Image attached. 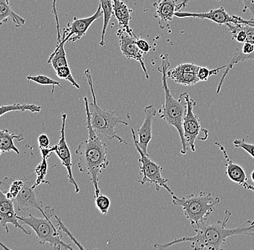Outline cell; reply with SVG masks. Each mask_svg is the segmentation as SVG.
I'll return each mask as SVG.
<instances>
[{
  "mask_svg": "<svg viewBox=\"0 0 254 250\" xmlns=\"http://www.w3.org/2000/svg\"><path fill=\"white\" fill-rule=\"evenodd\" d=\"M231 216V212L225 210L222 220H219L214 224H206L205 222L194 229L196 235L175 239L174 241L164 245L156 243L154 245V248L156 250H165L176 244L190 242V247L193 250H220L227 240L233 236H254V221H247L237 228L228 229L227 225Z\"/></svg>",
  "mask_w": 254,
  "mask_h": 250,
  "instance_id": "1",
  "label": "cell"
},
{
  "mask_svg": "<svg viewBox=\"0 0 254 250\" xmlns=\"http://www.w3.org/2000/svg\"><path fill=\"white\" fill-rule=\"evenodd\" d=\"M85 110L87 118V129L88 139L80 142L75 153L78 155V168L79 171L90 177V181L94 186L95 197L101 194L98 181L99 175L109 165L108 158L107 146L102 139L95 134L90 123L89 101L84 98Z\"/></svg>",
  "mask_w": 254,
  "mask_h": 250,
  "instance_id": "2",
  "label": "cell"
},
{
  "mask_svg": "<svg viewBox=\"0 0 254 250\" xmlns=\"http://www.w3.org/2000/svg\"><path fill=\"white\" fill-rule=\"evenodd\" d=\"M160 58H161V66L158 68V71H160L162 74L163 89L165 93V103L162 105L161 108L159 109L158 113L160 114L161 119L164 120L168 125L174 126L175 129L177 130L182 141V149L181 153L185 155L188 151V147L186 142L184 130H183V121H184L187 108L186 93H182L179 99H175L171 94L168 85L167 71L169 69L171 66L169 56L168 54L162 55Z\"/></svg>",
  "mask_w": 254,
  "mask_h": 250,
  "instance_id": "3",
  "label": "cell"
},
{
  "mask_svg": "<svg viewBox=\"0 0 254 250\" xmlns=\"http://www.w3.org/2000/svg\"><path fill=\"white\" fill-rule=\"evenodd\" d=\"M85 75L90 86L92 97H93V102H89V112H90V123L95 134L100 139H103L106 138L110 140L117 139L121 143L128 145L126 141L124 140L117 134L116 129L119 127L120 124L128 126V123L124 121L120 117L117 116L116 115V112L106 110L98 105L90 69H87L85 71Z\"/></svg>",
  "mask_w": 254,
  "mask_h": 250,
  "instance_id": "4",
  "label": "cell"
},
{
  "mask_svg": "<svg viewBox=\"0 0 254 250\" xmlns=\"http://www.w3.org/2000/svg\"><path fill=\"white\" fill-rule=\"evenodd\" d=\"M220 201V198L203 191L182 198L172 196L173 203L182 207L184 216L190 221L193 229L206 222Z\"/></svg>",
  "mask_w": 254,
  "mask_h": 250,
  "instance_id": "5",
  "label": "cell"
},
{
  "mask_svg": "<svg viewBox=\"0 0 254 250\" xmlns=\"http://www.w3.org/2000/svg\"><path fill=\"white\" fill-rule=\"evenodd\" d=\"M45 213L44 218H38L29 214V216H20L17 215V218L22 225L31 226L36 232L38 240L41 245H44L49 243L55 250H73L71 245L63 241V234L59 224L55 226L52 222V218L55 215V210L50 206H46L44 208Z\"/></svg>",
  "mask_w": 254,
  "mask_h": 250,
  "instance_id": "6",
  "label": "cell"
},
{
  "mask_svg": "<svg viewBox=\"0 0 254 250\" xmlns=\"http://www.w3.org/2000/svg\"><path fill=\"white\" fill-rule=\"evenodd\" d=\"M131 131L133 139H134L135 147L140 155V157L139 158L138 161L141 164L139 169H140V174L142 176V179L138 182L141 185H144L147 183L153 184L157 191H160V188L163 187V188H166L168 193L173 196L174 195V193L168 186V179L164 178L162 176L163 167L157 163L154 162L152 159L149 158V155L144 153L142 149L139 147L136 142V132L133 128L131 129Z\"/></svg>",
  "mask_w": 254,
  "mask_h": 250,
  "instance_id": "7",
  "label": "cell"
},
{
  "mask_svg": "<svg viewBox=\"0 0 254 250\" xmlns=\"http://www.w3.org/2000/svg\"><path fill=\"white\" fill-rule=\"evenodd\" d=\"M186 100L187 102V112L183 121V130L187 147L190 151L195 152L196 140L206 141L209 137V131L201 126V120L193 112V108L196 105V101L186 93Z\"/></svg>",
  "mask_w": 254,
  "mask_h": 250,
  "instance_id": "8",
  "label": "cell"
},
{
  "mask_svg": "<svg viewBox=\"0 0 254 250\" xmlns=\"http://www.w3.org/2000/svg\"><path fill=\"white\" fill-rule=\"evenodd\" d=\"M103 15V10L101 4L94 15L85 18L74 17L71 23H68L67 26L64 29L61 42L59 44H66L67 42H76L80 40L86 34L90 25L95 20Z\"/></svg>",
  "mask_w": 254,
  "mask_h": 250,
  "instance_id": "9",
  "label": "cell"
},
{
  "mask_svg": "<svg viewBox=\"0 0 254 250\" xmlns=\"http://www.w3.org/2000/svg\"><path fill=\"white\" fill-rule=\"evenodd\" d=\"M117 35L119 38V47L123 56L128 59H134L139 61L143 72L145 74L146 78H150L146 68L144 53L139 49L136 44L138 37L136 34H129L125 28H122L117 31Z\"/></svg>",
  "mask_w": 254,
  "mask_h": 250,
  "instance_id": "10",
  "label": "cell"
},
{
  "mask_svg": "<svg viewBox=\"0 0 254 250\" xmlns=\"http://www.w3.org/2000/svg\"><path fill=\"white\" fill-rule=\"evenodd\" d=\"M66 118H67L66 113H63L62 115V123H62L61 131H60V140L57 145H54L55 153L61 161L62 164L64 167H66V171H67L68 180L71 184L74 186L76 194H78L80 189H79L78 185L76 183L75 179L73 175L70 150H69V147L66 143V138H65Z\"/></svg>",
  "mask_w": 254,
  "mask_h": 250,
  "instance_id": "11",
  "label": "cell"
},
{
  "mask_svg": "<svg viewBox=\"0 0 254 250\" xmlns=\"http://www.w3.org/2000/svg\"><path fill=\"white\" fill-rule=\"evenodd\" d=\"M199 66L192 63L181 64L174 69H168L167 77L179 85L193 86L200 82L197 76Z\"/></svg>",
  "mask_w": 254,
  "mask_h": 250,
  "instance_id": "12",
  "label": "cell"
},
{
  "mask_svg": "<svg viewBox=\"0 0 254 250\" xmlns=\"http://www.w3.org/2000/svg\"><path fill=\"white\" fill-rule=\"evenodd\" d=\"M11 224L15 228H19L26 235H31V232L23 227L20 223L17 214L14 208L13 200L8 199L6 195L0 189V224L5 228L6 232L9 233L8 224Z\"/></svg>",
  "mask_w": 254,
  "mask_h": 250,
  "instance_id": "13",
  "label": "cell"
},
{
  "mask_svg": "<svg viewBox=\"0 0 254 250\" xmlns=\"http://www.w3.org/2000/svg\"><path fill=\"white\" fill-rule=\"evenodd\" d=\"M175 16L179 18L194 17L200 20H209L219 25H226L227 23H237L235 15H230L224 7L211 9L205 12H190L177 11Z\"/></svg>",
  "mask_w": 254,
  "mask_h": 250,
  "instance_id": "14",
  "label": "cell"
},
{
  "mask_svg": "<svg viewBox=\"0 0 254 250\" xmlns=\"http://www.w3.org/2000/svg\"><path fill=\"white\" fill-rule=\"evenodd\" d=\"M145 118L143 122L142 126L137 130L139 140L136 141L139 147L142 149L145 154L149 155L147 152L149 144L152 139V123L154 118L156 116L158 111L153 105L146 106L144 110Z\"/></svg>",
  "mask_w": 254,
  "mask_h": 250,
  "instance_id": "15",
  "label": "cell"
},
{
  "mask_svg": "<svg viewBox=\"0 0 254 250\" xmlns=\"http://www.w3.org/2000/svg\"><path fill=\"white\" fill-rule=\"evenodd\" d=\"M28 181L25 183V186L16 197L15 200L17 204V210L19 211H27V210L36 208V209L39 210L44 216L45 211H44L43 202L38 199V192L36 191V188L33 189L32 187L27 186Z\"/></svg>",
  "mask_w": 254,
  "mask_h": 250,
  "instance_id": "16",
  "label": "cell"
},
{
  "mask_svg": "<svg viewBox=\"0 0 254 250\" xmlns=\"http://www.w3.org/2000/svg\"><path fill=\"white\" fill-rule=\"evenodd\" d=\"M215 145L218 146L220 150L223 153L224 158L226 160L225 165V174L228 178L233 183L239 185L246 190L250 191L251 185L248 183L247 175L244 169L239 164L233 162L232 159H230L229 155L227 152L225 147L219 142H215Z\"/></svg>",
  "mask_w": 254,
  "mask_h": 250,
  "instance_id": "17",
  "label": "cell"
},
{
  "mask_svg": "<svg viewBox=\"0 0 254 250\" xmlns=\"http://www.w3.org/2000/svg\"><path fill=\"white\" fill-rule=\"evenodd\" d=\"M178 1L179 0H160L154 4L156 8L155 17L158 19L159 24L162 25L172 21L175 13L178 11Z\"/></svg>",
  "mask_w": 254,
  "mask_h": 250,
  "instance_id": "18",
  "label": "cell"
},
{
  "mask_svg": "<svg viewBox=\"0 0 254 250\" xmlns=\"http://www.w3.org/2000/svg\"><path fill=\"white\" fill-rule=\"evenodd\" d=\"M33 178V175L22 179L6 177L0 181V189L6 195L8 199L12 200H15L17 195L25 186V183Z\"/></svg>",
  "mask_w": 254,
  "mask_h": 250,
  "instance_id": "19",
  "label": "cell"
},
{
  "mask_svg": "<svg viewBox=\"0 0 254 250\" xmlns=\"http://www.w3.org/2000/svg\"><path fill=\"white\" fill-rule=\"evenodd\" d=\"M114 16L118 20L119 25L125 28L131 35H134L133 30L130 28L129 23L132 19L131 12L133 9L128 8L122 0H111Z\"/></svg>",
  "mask_w": 254,
  "mask_h": 250,
  "instance_id": "20",
  "label": "cell"
},
{
  "mask_svg": "<svg viewBox=\"0 0 254 250\" xmlns=\"http://www.w3.org/2000/svg\"><path fill=\"white\" fill-rule=\"evenodd\" d=\"M25 139L23 134H10L7 129H0V155L1 153L14 151L17 154H20V150L16 147L14 140L17 139L21 142Z\"/></svg>",
  "mask_w": 254,
  "mask_h": 250,
  "instance_id": "21",
  "label": "cell"
},
{
  "mask_svg": "<svg viewBox=\"0 0 254 250\" xmlns=\"http://www.w3.org/2000/svg\"><path fill=\"white\" fill-rule=\"evenodd\" d=\"M8 18L12 19L16 27H21L25 23V19L12 9L9 0H0V25L7 22Z\"/></svg>",
  "mask_w": 254,
  "mask_h": 250,
  "instance_id": "22",
  "label": "cell"
},
{
  "mask_svg": "<svg viewBox=\"0 0 254 250\" xmlns=\"http://www.w3.org/2000/svg\"><path fill=\"white\" fill-rule=\"evenodd\" d=\"M254 60V50L250 54L244 55L242 53H240L237 50H235L234 53H233L231 56H230L229 61H228V64H226V68H225V71H224L223 74L221 79H220V82H219L218 86L217 88V93L219 94L220 90L223 85L224 81L228 76V73L230 71L233 69V66H236V64H239V63L244 62V61H252Z\"/></svg>",
  "mask_w": 254,
  "mask_h": 250,
  "instance_id": "23",
  "label": "cell"
},
{
  "mask_svg": "<svg viewBox=\"0 0 254 250\" xmlns=\"http://www.w3.org/2000/svg\"><path fill=\"white\" fill-rule=\"evenodd\" d=\"M64 45V44H57L55 51L50 55L48 60V63L52 65L55 70L63 66H69Z\"/></svg>",
  "mask_w": 254,
  "mask_h": 250,
  "instance_id": "24",
  "label": "cell"
},
{
  "mask_svg": "<svg viewBox=\"0 0 254 250\" xmlns=\"http://www.w3.org/2000/svg\"><path fill=\"white\" fill-rule=\"evenodd\" d=\"M100 4L103 10V26L102 34H101V40L100 41V46L104 47L105 36H106V31L109 26V22L111 19L114 16V9H113L112 1L111 0H100Z\"/></svg>",
  "mask_w": 254,
  "mask_h": 250,
  "instance_id": "25",
  "label": "cell"
},
{
  "mask_svg": "<svg viewBox=\"0 0 254 250\" xmlns=\"http://www.w3.org/2000/svg\"><path fill=\"white\" fill-rule=\"evenodd\" d=\"M41 107L35 104L13 103L0 106V118L4 114L12 111H31L32 113H39Z\"/></svg>",
  "mask_w": 254,
  "mask_h": 250,
  "instance_id": "26",
  "label": "cell"
},
{
  "mask_svg": "<svg viewBox=\"0 0 254 250\" xmlns=\"http://www.w3.org/2000/svg\"><path fill=\"white\" fill-rule=\"evenodd\" d=\"M48 172V164L47 159L43 158L42 161L40 164H38L37 167L35 169V173L37 175L36 182L32 186V188L35 189L41 186V184H50L49 181L46 180Z\"/></svg>",
  "mask_w": 254,
  "mask_h": 250,
  "instance_id": "27",
  "label": "cell"
},
{
  "mask_svg": "<svg viewBox=\"0 0 254 250\" xmlns=\"http://www.w3.org/2000/svg\"><path fill=\"white\" fill-rule=\"evenodd\" d=\"M27 80L28 81H32V82H36L41 85H52V94L55 91V86H59L60 88H63L61 84L58 81L53 80L50 77H47L45 75H28L26 77Z\"/></svg>",
  "mask_w": 254,
  "mask_h": 250,
  "instance_id": "28",
  "label": "cell"
},
{
  "mask_svg": "<svg viewBox=\"0 0 254 250\" xmlns=\"http://www.w3.org/2000/svg\"><path fill=\"white\" fill-rule=\"evenodd\" d=\"M225 68H226V65L213 69H209L204 66H199L197 73L198 80H200V82H206L209 80V77L213 75H217L220 71L225 69Z\"/></svg>",
  "mask_w": 254,
  "mask_h": 250,
  "instance_id": "29",
  "label": "cell"
},
{
  "mask_svg": "<svg viewBox=\"0 0 254 250\" xmlns=\"http://www.w3.org/2000/svg\"><path fill=\"white\" fill-rule=\"evenodd\" d=\"M55 72L56 74H57V77L70 82L71 85L75 87L77 89L80 88L79 84L76 82V80H74V77H73L69 66H63V67L58 68V69H56Z\"/></svg>",
  "mask_w": 254,
  "mask_h": 250,
  "instance_id": "30",
  "label": "cell"
},
{
  "mask_svg": "<svg viewBox=\"0 0 254 250\" xmlns=\"http://www.w3.org/2000/svg\"><path fill=\"white\" fill-rule=\"evenodd\" d=\"M95 206L103 215H107L111 206L110 199L104 195L100 194L95 197Z\"/></svg>",
  "mask_w": 254,
  "mask_h": 250,
  "instance_id": "31",
  "label": "cell"
},
{
  "mask_svg": "<svg viewBox=\"0 0 254 250\" xmlns=\"http://www.w3.org/2000/svg\"><path fill=\"white\" fill-rule=\"evenodd\" d=\"M233 145L236 148H241L249 153L254 159V144L249 143L245 139H236L233 142Z\"/></svg>",
  "mask_w": 254,
  "mask_h": 250,
  "instance_id": "32",
  "label": "cell"
},
{
  "mask_svg": "<svg viewBox=\"0 0 254 250\" xmlns=\"http://www.w3.org/2000/svg\"><path fill=\"white\" fill-rule=\"evenodd\" d=\"M57 0H53V1H52V12H53L55 17L57 31V44H59V43L61 42L62 36L61 33H60V20H59L58 12H57Z\"/></svg>",
  "mask_w": 254,
  "mask_h": 250,
  "instance_id": "33",
  "label": "cell"
},
{
  "mask_svg": "<svg viewBox=\"0 0 254 250\" xmlns=\"http://www.w3.org/2000/svg\"><path fill=\"white\" fill-rule=\"evenodd\" d=\"M55 217L56 218V219H57V223H58L59 225H60L61 230L63 231V232H64L66 234H68L69 237H70L71 240H72V241L76 244V245H77V246H78L81 250L85 249V248H84L82 245H80V244H79V242H77L75 239H74V237H73L72 234L70 233V232L68 230L67 228H66V226H64V224H63V221H62V220L60 219V218H59L58 216H57L56 214L55 215Z\"/></svg>",
  "mask_w": 254,
  "mask_h": 250,
  "instance_id": "34",
  "label": "cell"
},
{
  "mask_svg": "<svg viewBox=\"0 0 254 250\" xmlns=\"http://www.w3.org/2000/svg\"><path fill=\"white\" fill-rule=\"evenodd\" d=\"M243 7L242 12L246 13V12H250L252 15V20L254 21V0H242Z\"/></svg>",
  "mask_w": 254,
  "mask_h": 250,
  "instance_id": "35",
  "label": "cell"
},
{
  "mask_svg": "<svg viewBox=\"0 0 254 250\" xmlns=\"http://www.w3.org/2000/svg\"><path fill=\"white\" fill-rule=\"evenodd\" d=\"M236 50L244 55L250 54L254 50V44L253 43L245 42L243 44L241 48H237Z\"/></svg>",
  "mask_w": 254,
  "mask_h": 250,
  "instance_id": "36",
  "label": "cell"
},
{
  "mask_svg": "<svg viewBox=\"0 0 254 250\" xmlns=\"http://www.w3.org/2000/svg\"><path fill=\"white\" fill-rule=\"evenodd\" d=\"M136 44H137L138 47L142 50L143 53H148V52L150 51L151 47L148 41L138 38L137 40H136Z\"/></svg>",
  "mask_w": 254,
  "mask_h": 250,
  "instance_id": "37",
  "label": "cell"
},
{
  "mask_svg": "<svg viewBox=\"0 0 254 250\" xmlns=\"http://www.w3.org/2000/svg\"><path fill=\"white\" fill-rule=\"evenodd\" d=\"M39 149L47 148L50 145V140L47 134H41L38 138Z\"/></svg>",
  "mask_w": 254,
  "mask_h": 250,
  "instance_id": "38",
  "label": "cell"
},
{
  "mask_svg": "<svg viewBox=\"0 0 254 250\" xmlns=\"http://www.w3.org/2000/svg\"><path fill=\"white\" fill-rule=\"evenodd\" d=\"M41 150V156L42 158H46V159H49L51 155L55 152V147H49L47 148L40 149Z\"/></svg>",
  "mask_w": 254,
  "mask_h": 250,
  "instance_id": "39",
  "label": "cell"
},
{
  "mask_svg": "<svg viewBox=\"0 0 254 250\" xmlns=\"http://www.w3.org/2000/svg\"><path fill=\"white\" fill-rule=\"evenodd\" d=\"M237 19L238 23H244V24H248L251 26L254 27V21L252 20H246V19L242 18L239 16H236Z\"/></svg>",
  "mask_w": 254,
  "mask_h": 250,
  "instance_id": "40",
  "label": "cell"
},
{
  "mask_svg": "<svg viewBox=\"0 0 254 250\" xmlns=\"http://www.w3.org/2000/svg\"><path fill=\"white\" fill-rule=\"evenodd\" d=\"M190 1H192V0H182V2L179 3V4H178L177 10L180 11L181 9L185 8L187 4H188L189 2H190ZM215 1H221V0H215Z\"/></svg>",
  "mask_w": 254,
  "mask_h": 250,
  "instance_id": "41",
  "label": "cell"
},
{
  "mask_svg": "<svg viewBox=\"0 0 254 250\" xmlns=\"http://www.w3.org/2000/svg\"><path fill=\"white\" fill-rule=\"evenodd\" d=\"M251 178H252V181L254 183V170L252 171V174H251Z\"/></svg>",
  "mask_w": 254,
  "mask_h": 250,
  "instance_id": "42",
  "label": "cell"
},
{
  "mask_svg": "<svg viewBox=\"0 0 254 250\" xmlns=\"http://www.w3.org/2000/svg\"><path fill=\"white\" fill-rule=\"evenodd\" d=\"M0 245H1L3 248H4V249L9 250V248H7V247H6L5 245H3V244L1 243V242H0Z\"/></svg>",
  "mask_w": 254,
  "mask_h": 250,
  "instance_id": "43",
  "label": "cell"
},
{
  "mask_svg": "<svg viewBox=\"0 0 254 250\" xmlns=\"http://www.w3.org/2000/svg\"><path fill=\"white\" fill-rule=\"evenodd\" d=\"M250 191H253L254 193V186H251Z\"/></svg>",
  "mask_w": 254,
  "mask_h": 250,
  "instance_id": "44",
  "label": "cell"
},
{
  "mask_svg": "<svg viewBox=\"0 0 254 250\" xmlns=\"http://www.w3.org/2000/svg\"><path fill=\"white\" fill-rule=\"evenodd\" d=\"M158 1H160V0H158Z\"/></svg>",
  "mask_w": 254,
  "mask_h": 250,
  "instance_id": "45",
  "label": "cell"
}]
</instances>
